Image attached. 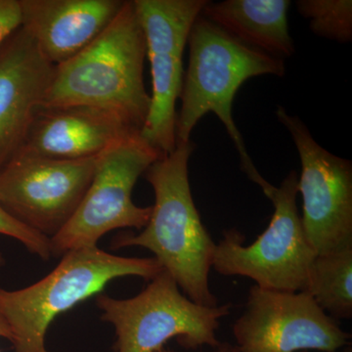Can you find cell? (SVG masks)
<instances>
[{"label":"cell","instance_id":"e0dca14e","mask_svg":"<svg viewBox=\"0 0 352 352\" xmlns=\"http://www.w3.org/2000/svg\"><path fill=\"white\" fill-rule=\"evenodd\" d=\"M298 13L316 36L347 43L352 39L351 0H298Z\"/></svg>","mask_w":352,"mask_h":352},{"label":"cell","instance_id":"9a60e30c","mask_svg":"<svg viewBox=\"0 0 352 352\" xmlns=\"http://www.w3.org/2000/svg\"><path fill=\"white\" fill-rule=\"evenodd\" d=\"M288 0L208 1L201 16L241 43L283 59L295 53L289 32Z\"/></svg>","mask_w":352,"mask_h":352},{"label":"cell","instance_id":"5b68a950","mask_svg":"<svg viewBox=\"0 0 352 352\" xmlns=\"http://www.w3.org/2000/svg\"><path fill=\"white\" fill-rule=\"evenodd\" d=\"M96 305L101 320L115 328V352H156L173 339L186 349H215L220 320L231 307L192 302L164 270L133 298L119 300L101 293Z\"/></svg>","mask_w":352,"mask_h":352},{"label":"cell","instance_id":"52a82bcc","mask_svg":"<svg viewBox=\"0 0 352 352\" xmlns=\"http://www.w3.org/2000/svg\"><path fill=\"white\" fill-rule=\"evenodd\" d=\"M163 157L141 138L129 136L97 157L91 183L80 207L67 226L51 238L52 256L96 247L104 235L113 230H142L152 214V207H138L132 191L141 175Z\"/></svg>","mask_w":352,"mask_h":352},{"label":"cell","instance_id":"7402d4cb","mask_svg":"<svg viewBox=\"0 0 352 352\" xmlns=\"http://www.w3.org/2000/svg\"><path fill=\"white\" fill-rule=\"evenodd\" d=\"M4 264H6V259H4L3 254L0 252V267H2Z\"/></svg>","mask_w":352,"mask_h":352},{"label":"cell","instance_id":"44dd1931","mask_svg":"<svg viewBox=\"0 0 352 352\" xmlns=\"http://www.w3.org/2000/svg\"><path fill=\"white\" fill-rule=\"evenodd\" d=\"M0 338H4V339H10V333H9L8 326L3 320L1 316H0Z\"/></svg>","mask_w":352,"mask_h":352},{"label":"cell","instance_id":"6da1fadb","mask_svg":"<svg viewBox=\"0 0 352 352\" xmlns=\"http://www.w3.org/2000/svg\"><path fill=\"white\" fill-rule=\"evenodd\" d=\"M195 143H177L170 154L157 160L146 170L155 193V205L140 233L119 234L112 247L144 248L154 254L192 302L217 307L210 288V272L217 244L201 222L190 188L188 164Z\"/></svg>","mask_w":352,"mask_h":352},{"label":"cell","instance_id":"5bb4252c","mask_svg":"<svg viewBox=\"0 0 352 352\" xmlns=\"http://www.w3.org/2000/svg\"><path fill=\"white\" fill-rule=\"evenodd\" d=\"M122 0H20L22 25L50 63L82 52L122 10Z\"/></svg>","mask_w":352,"mask_h":352},{"label":"cell","instance_id":"9c48e42d","mask_svg":"<svg viewBox=\"0 0 352 352\" xmlns=\"http://www.w3.org/2000/svg\"><path fill=\"white\" fill-rule=\"evenodd\" d=\"M97 157L56 160L17 155L0 171V207L51 239L71 220L94 178Z\"/></svg>","mask_w":352,"mask_h":352},{"label":"cell","instance_id":"ac0fdd59","mask_svg":"<svg viewBox=\"0 0 352 352\" xmlns=\"http://www.w3.org/2000/svg\"><path fill=\"white\" fill-rule=\"evenodd\" d=\"M0 234L19 241L28 251L44 261H48L52 256L50 239L23 226L7 214L1 207H0Z\"/></svg>","mask_w":352,"mask_h":352},{"label":"cell","instance_id":"30bf717a","mask_svg":"<svg viewBox=\"0 0 352 352\" xmlns=\"http://www.w3.org/2000/svg\"><path fill=\"white\" fill-rule=\"evenodd\" d=\"M276 117L291 134L302 166L298 188L305 237L317 256L352 248V164L319 145L309 129L286 109Z\"/></svg>","mask_w":352,"mask_h":352},{"label":"cell","instance_id":"7a4b0ae2","mask_svg":"<svg viewBox=\"0 0 352 352\" xmlns=\"http://www.w3.org/2000/svg\"><path fill=\"white\" fill-rule=\"evenodd\" d=\"M146 56L144 34L133 1H126L94 43L55 66L43 107L103 109L140 132L151 102L143 76Z\"/></svg>","mask_w":352,"mask_h":352},{"label":"cell","instance_id":"4fadbf2b","mask_svg":"<svg viewBox=\"0 0 352 352\" xmlns=\"http://www.w3.org/2000/svg\"><path fill=\"white\" fill-rule=\"evenodd\" d=\"M139 133L119 116L103 109L82 105L41 107L19 154L56 160L89 159Z\"/></svg>","mask_w":352,"mask_h":352},{"label":"cell","instance_id":"3957f363","mask_svg":"<svg viewBox=\"0 0 352 352\" xmlns=\"http://www.w3.org/2000/svg\"><path fill=\"white\" fill-rule=\"evenodd\" d=\"M189 62L183 76L182 107L176 117V144L189 142L199 120L214 113L226 126L239 153L241 168L256 184L264 178L252 163L234 122V97L254 76H283V59L250 47L217 25L199 16L189 34Z\"/></svg>","mask_w":352,"mask_h":352},{"label":"cell","instance_id":"ba28073f","mask_svg":"<svg viewBox=\"0 0 352 352\" xmlns=\"http://www.w3.org/2000/svg\"><path fill=\"white\" fill-rule=\"evenodd\" d=\"M207 0H134L151 67L152 95L140 136L162 156L176 147V102L182 94L183 54Z\"/></svg>","mask_w":352,"mask_h":352},{"label":"cell","instance_id":"ffe728a7","mask_svg":"<svg viewBox=\"0 0 352 352\" xmlns=\"http://www.w3.org/2000/svg\"><path fill=\"white\" fill-rule=\"evenodd\" d=\"M156 352H175L173 349L164 346L163 349H160ZM212 352H237L236 351L235 346L229 344V342H220L219 346L215 347L214 351Z\"/></svg>","mask_w":352,"mask_h":352},{"label":"cell","instance_id":"7c38bea8","mask_svg":"<svg viewBox=\"0 0 352 352\" xmlns=\"http://www.w3.org/2000/svg\"><path fill=\"white\" fill-rule=\"evenodd\" d=\"M54 69L24 28L0 47V171L22 151Z\"/></svg>","mask_w":352,"mask_h":352},{"label":"cell","instance_id":"8992f818","mask_svg":"<svg viewBox=\"0 0 352 352\" xmlns=\"http://www.w3.org/2000/svg\"><path fill=\"white\" fill-rule=\"evenodd\" d=\"M298 176L291 171L280 187L263 190L273 206L270 226L251 245L236 229L224 231L215 247L212 268L224 276H242L272 291L302 292L316 252L305 237L296 206Z\"/></svg>","mask_w":352,"mask_h":352},{"label":"cell","instance_id":"603a6c76","mask_svg":"<svg viewBox=\"0 0 352 352\" xmlns=\"http://www.w3.org/2000/svg\"><path fill=\"white\" fill-rule=\"evenodd\" d=\"M305 352H307V351H305ZM338 352H351V349H344V351H338Z\"/></svg>","mask_w":352,"mask_h":352},{"label":"cell","instance_id":"277c9868","mask_svg":"<svg viewBox=\"0 0 352 352\" xmlns=\"http://www.w3.org/2000/svg\"><path fill=\"white\" fill-rule=\"evenodd\" d=\"M155 258L115 256L98 245L67 252L50 274L25 288H0V316L15 352H50L45 337L52 322L120 278L151 281L163 271Z\"/></svg>","mask_w":352,"mask_h":352},{"label":"cell","instance_id":"d6986e66","mask_svg":"<svg viewBox=\"0 0 352 352\" xmlns=\"http://www.w3.org/2000/svg\"><path fill=\"white\" fill-rule=\"evenodd\" d=\"M21 25L20 0H0V47Z\"/></svg>","mask_w":352,"mask_h":352},{"label":"cell","instance_id":"2e32d148","mask_svg":"<svg viewBox=\"0 0 352 352\" xmlns=\"http://www.w3.org/2000/svg\"><path fill=\"white\" fill-rule=\"evenodd\" d=\"M336 320L352 318V248L316 256L303 291Z\"/></svg>","mask_w":352,"mask_h":352},{"label":"cell","instance_id":"8fae6325","mask_svg":"<svg viewBox=\"0 0 352 352\" xmlns=\"http://www.w3.org/2000/svg\"><path fill=\"white\" fill-rule=\"evenodd\" d=\"M237 352H338L351 333L305 292L252 286L245 311L233 325Z\"/></svg>","mask_w":352,"mask_h":352}]
</instances>
